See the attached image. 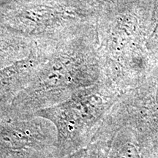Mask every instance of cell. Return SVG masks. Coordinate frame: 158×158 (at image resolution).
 Wrapping results in <instances>:
<instances>
[{
  "label": "cell",
  "instance_id": "6da1fadb",
  "mask_svg": "<svg viewBox=\"0 0 158 158\" xmlns=\"http://www.w3.org/2000/svg\"><path fill=\"white\" fill-rule=\"evenodd\" d=\"M123 93L100 79L98 83L73 92L62 103L47 110L54 122L59 141L77 146L98 130L100 124Z\"/></svg>",
  "mask_w": 158,
  "mask_h": 158
},
{
  "label": "cell",
  "instance_id": "7a4b0ae2",
  "mask_svg": "<svg viewBox=\"0 0 158 158\" xmlns=\"http://www.w3.org/2000/svg\"><path fill=\"white\" fill-rule=\"evenodd\" d=\"M107 117L116 128L127 126L134 130L158 158V69L124 92Z\"/></svg>",
  "mask_w": 158,
  "mask_h": 158
},
{
  "label": "cell",
  "instance_id": "3957f363",
  "mask_svg": "<svg viewBox=\"0 0 158 158\" xmlns=\"http://www.w3.org/2000/svg\"><path fill=\"white\" fill-rule=\"evenodd\" d=\"M150 155V150L134 130L127 126L116 129L108 158H146Z\"/></svg>",
  "mask_w": 158,
  "mask_h": 158
}]
</instances>
